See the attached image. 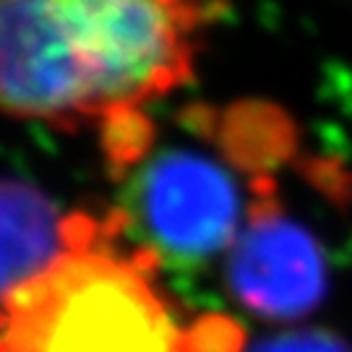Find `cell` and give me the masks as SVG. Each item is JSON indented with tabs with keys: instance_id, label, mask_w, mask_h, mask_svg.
Segmentation results:
<instances>
[{
	"instance_id": "1",
	"label": "cell",
	"mask_w": 352,
	"mask_h": 352,
	"mask_svg": "<svg viewBox=\"0 0 352 352\" xmlns=\"http://www.w3.org/2000/svg\"><path fill=\"white\" fill-rule=\"evenodd\" d=\"M206 0H0V110L60 128L133 115L190 76Z\"/></svg>"
},
{
	"instance_id": "2",
	"label": "cell",
	"mask_w": 352,
	"mask_h": 352,
	"mask_svg": "<svg viewBox=\"0 0 352 352\" xmlns=\"http://www.w3.org/2000/svg\"><path fill=\"white\" fill-rule=\"evenodd\" d=\"M149 272L97 230L3 300L0 352H193Z\"/></svg>"
},
{
	"instance_id": "3",
	"label": "cell",
	"mask_w": 352,
	"mask_h": 352,
	"mask_svg": "<svg viewBox=\"0 0 352 352\" xmlns=\"http://www.w3.org/2000/svg\"><path fill=\"white\" fill-rule=\"evenodd\" d=\"M133 212L154 253L204 261L230 251L245 222L225 167L188 149L162 151L136 177Z\"/></svg>"
},
{
	"instance_id": "4",
	"label": "cell",
	"mask_w": 352,
	"mask_h": 352,
	"mask_svg": "<svg viewBox=\"0 0 352 352\" xmlns=\"http://www.w3.org/2000/svg\"><path fill=\"white\" fill-rule=\"evenodd\" d=\"M230 287L264 318H302L327 292V264L316 238L272 199L258 201L230 245Z\"/></svg>"
},
{
	"instance_id": "5",
	"label": "cell",
	"mask_w": 352,
	"mask_h": 352,
	"mask_svg": "<svg viewBox=\"0 0 352 352\" xmlns=\"http://www.w3.org/2000/svg\"><path fill=\"white\" fill-rule=\"evenodd\" d=\"M94 232V222L63 217L42 190L0 177V302Z\"/></svg>"
},
{
	"instance_id": "6",
	"label": "cell",
	"mask_w": 352,
	"mask_h": 352,
	"mask_svg": "<svg viewBox=\"0 0 352 352\" xmlns=\"http://www.w3.org/2000/svg\"><path fill=\"white\" fill-rule=\"evenodd\" d=\"M253 352H350L347 344L337 337H331L321 329H302L279 334L272 340L261 342Z\"/></svg>"
}]
</instances>
